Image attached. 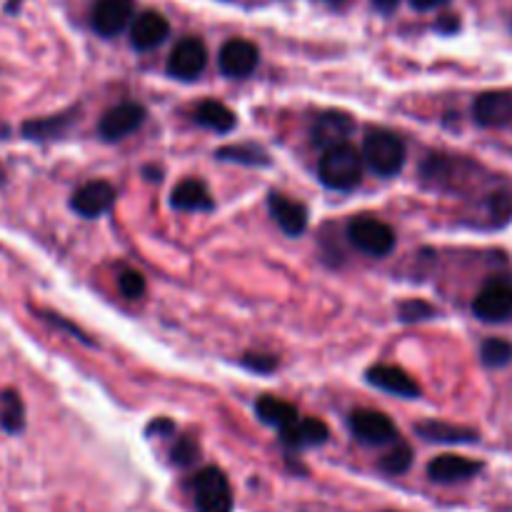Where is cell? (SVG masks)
I'll return each mask as SVG.
<instances>
[{
    "label": "cell",
    "mask_w": 512,
    "mask_h": 512,
    "mask_svg": "<svg viewBox=\"0 0 512 512\" xmlns=\"http://www.w3.org/2000/svg\"><path fill=\"white\" fill-rule=\"evenodd\" d=\"M480 358L488 368H505V365L512 363V343L503 338L485 340L483 348H480Z\"/></svg>",
    "instance_id": "obj_26"
},
{
    "label": "cell",
    "mask_w": 512,
    "mask_h": 512,
    "mask_svg": "<svg viewBox=\"0 0 512 512\" xmlns=\"http://www.w3.org/2000/svg\"><path fill=\"white\" fill-rule=\"evenodd\" d=\"M368 383L398 398H420V385L395 365H375L368 370Z\"/></svg>",
    "instance_id": "obj_17"
},
{
    "label": "cell",
    "mask_w": 512,
    "mask_h": 512,
    "mask_svg": "<svg viewBox=\"0 0 512 512\" xmlns=\"http://www.w3.org/2000/svg\"><path fill=\"white\" fill-rule=\"evenodd\" d=\"M398 315L405 323H420V320L435 318V308L425 300H405L398 305Z\"/></svg>",
    "instance_id": "obj_29"
},
{
    "label": "cell",
    "mask_w": 512,
    "mask_h": 512,
    "mask_svg": "<svg viewBox=\"0 0 512 512\" xmlns=\"http://www.w3.org/2000/svg\"><path fill=\"white\" fill-rule=\"evenodd\" d=\"M218 160H230V163L240 165H268V155L265 150L255 148V145H228L215 153Z\"/></svg>",
    "instance_id": "obj_25"
},
{
    "label": "cell",
    "mask_w": 512,
    "mask_h": 512,
    "mask_svg": "<svg viewBox=\"0 0 512 512\" xmlns=\"http://www.w3.org/2000/svg\"><path fill=\"white\" fill-rule=\"evenodd\" d=\"M373 3H375V5H378V8H380V10H393V8H395V5H398V3H400V0H373Z\"/></svg>",
    "instance_id": "obj_37"
},
{
    "label": "cell",
    "mask_w": 512,
    "mask_h": 512,
    "mask_svg": "<svg viewBox=\"0 0 512 512\" xmlns=\"http://www.w3.org/2000/svg\"><path fill=\"white\" fill-rule=\"evenodd\" d=\"M208 65V50L198 38H183L168 55V75L178 80H195Z\"/></svg>",
    "instance_id": "obj_8"
},
{
    "label": "cell",
    "mask_w": 512,
    "mask_h": 512,
    "mask_svg": "<svg viewBox=\"0 0 512 512\" xmlns=\"http://www.w3.org/2000/svg\"><path fill=\"white\" fill-rule=\"evenodd\" d=\"M200 458V450H198V443H195L193 438H178L175 440L173 450H170V460H173L178 468H190V465H195V460Z\"/></svg>",
    "instance_id": "obj_28"
},
{
    "label": "cell",
    "mask_w": 512,
    "mask_h": 512,
    "mask_svg": "<svg viewBox=\"0 0 512 512\" xmlns=\"http://www.w3.org/2000/svg\"><path fill=\"white\" fill-rule=\"evenodd\" d=\"M115 203V188L108 180H90V183L80 185L70 198V208L80 215V218H100L108 213Z\"/></svg>",
    "instance_id": "obj_9"
},
{
    "label": "cell",
    "mask_w": 512,
    "mask_h": 512,
    "mask_svg": "<svg viewBox=\"0 0 512 512\" xmlns=\"http://www.w3.org/2000/svg\"><path fill=\"white\" fill-rule=\"evenodd\" d=\"M268 205L270 215H273L283 233L293 235V238L305 233V228H308V210H305L303 203L285 198L283 193H270Z\"/></svg>",
    "instance_id": "obj_18"
},
{
    "label": "cell",
    "mask_w": 512,
    "mask_h": 512,
    "mask_svg": "<svg viewBox=\"0 0 512 512\" xmlns=\"http://www.w3.org/2000/svg\"><path fill=\"white\" fill-rule=\"evenodd\" d=\"M25 425V408H23V400L15 390H3L0 393V428L5 433L15 435L20 433Z\"/></svg>",
    "instance_id": "obj_23"
},
{
    "label": "cell",
    "mask_w": 512,
    "mask_h": 512,
    "mask_svg": "<svg viewBox=\"0 0 512 512\" xmlns=\"http://www.w3.org/2000/svg\"><path fill=\"white\" fill-rule=\"evenodd\" d=\"M475 123L483 128H505L512 123V93L505 90H488L478 95L473 103Z\"/></svg>",
    "instance_id": "obj_13"
},
{
    "label": "cell",
    "mask_w": 512,
    "mask_h": 512,
    "mask_svg": "<svg viewBox=\"0 0 512 512\" xmlns=\"http://www.w3.org/2000/svg\"><path fill=\"white\" fill-rule=\"evenodd\" d=\"M145 123V108L140 103H120L115 108L105 110V115L100 118L98 133L105 143H118L125 140L128 135H133L140 125Z\"/></svg>",
    "instance_id": "obj_7"
},
{
    "label": "cell",
    "mask_w": 512,
    "mask_h": 512,
    "mask_svg": "<svg viewBox=\"0 0 512 512\" xmlns=\"http://www.w3.org/2000/svg\"><path fill=\"white\" fill-rule=\"evenodd\" d=\"M198 512H233V488L220 468H203L190 483Z\"/></svg>",
    "instance_id": "obj_3"
},
{
    "label": "cell",
    "mask_w": 512,
    "mask_h": 512,
    "mask_svg": "<svg viewBox=\"0 0 512 512\" xmlns=\"http://www.w3.org/2000/svg\"><path fill=\"white\" fill-rule=\"evenodd\" d=\"M365 160L363 153L353 148L350 143L333 145L320 155L318 178L325 188L333 190H353L363 180Z\"/></svg>",
    "instance_id": "obj_1"
},
{
    "label": "cell",
    "mask_w": 512,
    "mask_h": 512,
    "mask_svg": "<svg viewBox=\"0 0 512 512\" xmlns=\"http://www.w3.org/2000/svg\"><path fill=\"white\" fill-rule=\"evenodd\" d=\"M3 183H5V170L0 168V185H3Z\"/></svg>",
    "instance_id": "obj_38"
},
{
    "label": "cell",
    "mask_w": 512,
    "mask_h": 512,
    "mask_svg": "<svg viewBox=\"0 0 512 512\" xmlns=\"http://www.w3.org/2000/svg\"><path fill=\"white\" fill-rule=\"evenodd\" d=\"M475 318L483 323H505L512 318V283L510 280H490L473 300Z\"/></svg>",
    "instance_id": "obj_5"
},
{
    "label": "cell",
    "mask_w": 512,
    "mask_h": 512,
    "mask_svg": "<svg viewBox=\"0 0 512 512\" xmlns=\"http://www.w3.org/2000/svg\"><path fill=\"white\" fill-rule=\"evenodd\" d=\"M260 53L255 48V43L245 38H233L220 48L218 65L220 73L228 75V78H248L255 68H258Z\"/></svg>",
    "instance_id": "obj_11"
},
{
    "label": "cell",
    "mask_w": 512,
    "mask_h": 512,
    "mask_svg": "<svg viewBox=\"0 0 512 512\" xmlns=\"http://www.w3.org/2000/svg\"><path fill=\"white\" fill-rule=\"evenodd\" d=\"M405 158H408V150H405L403 138L395 135L393 130L375 128L365 135L363 160L380 178H393V175H398L403 170Z\"/></svg>",
    "instance_id": "obj_2"
},
{
    "label": "cell",
    "mask_w": 512,
    "mask_h": 512,
    "mask_svg": "<svg viewBox=\"0 0 512 512\" xmlns=\"http://www.w3.org/2000/svg\"><path fill=\"white\" fill-rule=\"evenodd\" d=\"M490 215L495 218V223L503 225L508 223L512 218V198L508 193H495L493 198H490Z\"/></svg>",
    "instance_id": "obj_31"
},
{
    "label": "cell",
    "mask_w": 512,
    "mask_h": 512,
    "mask_svg": "<svg viewBox=\"0 0 512 512\" xmlns=\"http://www.w3.org/2000/svg\"><path fill=\"white\" fill-rule=\"evenodd\" d=\"M195 123L208 130H215V133H230L238 125V118H235V113L228 105L218 103V100H203L195 108Z\"/></svg>",
    "instance_id": "obj_22"
},
{
    "label": "cell",
    "mask_w": 512,
    "mask_h": 512,
    "mask_svg": "<svg viewBox=\"0 0 512 512\" xmlns=\"http://www.w3.org/2000/svg\"><path fill=\"white\" fill-rule=\"evenodd\" d=\"M410 3H413L418 10H433L438 8V5H443L445 0H410Z\"/></svg>",
    "instance_id": "obj_36"
},
{
    "label": "cell",
    "mask_w": 512,
    "mask_h": 512,
    "mask_svg": "<svg viewBox=\"0 0 512 512\" xmlns=\"http://www.w3.org/2000/svg\"><path fill=\"white\" fill-rule=\"evenodd\" d=\"M348 240L365 255L385 258L395 250V230L373 215H360L348 223Z\"/></svg>",
    "instance_id": "obj_4"
},
{
    "label": "cell",
    "mask_w": 512,
    "mask_h": 512,
    "mask_svg": "<svg viewBox=\"0 0 512 512\" xmlns=\"http://www.w3.org/2000/svg\"><path fill=\"white\" fill-rule=\"evenodd\" d=\"M70 123H73V113H60L45 120H30V123L23 125V135L30 140L58 138L60 133H65V128H68Z\"/></svg>",
    "instance_id": "obj_24"
},
{
    "label": "cell",
    "mask_w": 512,
    "mask_h": 512,
    "mask_svg": "<svg viewBox=\"0 0 512 512\" xmlns=\"http://www.w3.org/2000/svg\"><path fill=\"white\" fill-rule=\"evenodd\" d=\"M438 28L445 30V33H455V30L460 28V23H458V18H455V15H448V18L440 20Z\"/></svg>",
    "instance_id": "obj_35"
},
{
    "label": "cell",
    "mask_w": 512,
    "mask_h": 512,
    "mask_svg": "<svg viewBox=\"0 0 512 512\" xmlns=\"http://www.w3.org/2000/svg\"><path fill=\"white\" fill-rule=\"evenodd\" d=\"M348 425L355 440H360L363 445L378 448V445H390L398 440L395 423L385 413H378V410H355V413H350Z\"/></svg>",
    "instance_id": "obj_6"
},
{
    "label": "cell",
    "mask_w": 512,
    "mask_h": 512,
    "mask_svg": "<svg viewBox=\"0 0 512 512\" xmlns=\"http://www.w3.org/2000/svg\"><path fill=\"white\" fill-rule=\"evenodd\" d=\"M150 435H160V438H168V435H175V423L173 420H155V423L148 425Z\"/></svg>",
    "instance_id": "obj_34"
},
{
    "label": "cell",
    "mask_w": 512,
    "mask_h": 512,
    "mask_svg": "<svg viewBox=\"0 0 512 512\" xmlns=\"http://www.w3.org/2000/svg\"><path fill=\"white\" fill-rule=\"evenodd\" d=\"M483 470L480 460L463 458V455H438L428 463V478L438 485H455L473 480Z\"/></svg>",
    "instance_id": "obj_14"
},
{
    "label": "cell",
    "mask_w": 512,
    "mask_h": 512,
    "mask_svg": "<svg viewBox=\"0 0 512 512\" xmlns=\"http://www.w3.org/2000/svg\"><path fill=\"white\" fill-rule=\"evenodd\" d=\"M170 35V23L165 15L155 13V10H145L138 18L130 23V45L135 50H153L163 43Z\"/></svg>",
    "instance_id": "obj_15"
},
{
    "label": "cell",
    "mask_w": 512,
    "mask_h": 512,
    "mask_svg": "<svg viewBox=\"0 0 512 512\" xmlns=\"http://www.w3.org/2000/svg\"><path fill=\"white\" fill-rule=\"evenodd\" d=\"M355 130V120L343 110H325L315 118L313 128H310V138L318 148L328 150L333 145L348 143V138Z\"/></svg>",
    "instance_id": "obj_10"
},
{
    "label": "cell",
    "mask_w": 512,
    "mask_h": 512,
    "mask_svg": "<svg viewBox=\"0 0 512 512\" xmlns=\"http://www.w3.org/2000/svg\"><path fill=\"white\" fill-rule=\"evenodd\" d=\"M118 288L128 300H138L143 298L148 285H145V278L138 270H123V273L118 275Z\"/></svg>",
    "instance_id": "obj_30"
},
{
    "label": "cell",
    "mask_w": 512,
    "mask_h": 512,
    "mask_svg": "<svg viewBox=\"0 0 512 512\" xmlns=\"http://www.w3.org/2000/svg\"><path fill=\"white\" fill-rule=\"evenodd\" d=\"M415 433L428 443H443V445H465L478 443V430L463 428V425L440 423V420H425V423L415 425Z\"/></svg>",
    "instance_id": "obj_19"
},
{
    "label": "cell",
    "mask_w": 512,
    "mask_h": 512,
    "mask_svg": "<svg viewBox=\"0 0 512 512\" xmlns=\"http://www.w3.org/2000/svg\"><path fill=\"white\" fill-rule=\"evenodd\" d=\"M328 438V425L318 418H298L295 423H290L288 428L280 430V443L290 450L315 448V445H323Z\"/></svg>",
    "instance_id": "obj_16"
},
{
    "label": "cell",
    "mask_w": 512,
    "mask_h": 512,
    "mask_svg": "<svg viewBox=\"0 0 512 512\" xmlns=\"http://www.w3.org/2000/svg\"><path fill=\"white\" fill-rule=\"evenodd\" d=\"M43 318H45V320H50V323H53V325H58V328L68 330V333H70V335H73V338L83 340V343H88V345H90V340H88V338H85V335H83V333H80V330H78V328H75V325H70V323H68V320H63V318H60V315H55V313H43Z\"/></svg>",
    "instance_id": "obj_33"
},
{
    "label": "cell",
    "mask_w": 512,
    "mask_h": 512,
    "mask_svg": "<svg viewBox=\"0 0 512 512\" xmlns=\"http://www.w3.org/2000/svg\"><path fill=\"white\" fill-rule=\"evenodd\" d=\"M410 465H413V448L405 443L395 445V448L390 450V453H385L383 460H380V470L388 475L408 473Z\"/></svg>",
    "instance_id": "obj_27"
},
{
    "label": "cell",
    "mask_w": 512,
    "mask_h": 512,
    "mask_svg": "<svg viewBox=\"0 0 512 512\" xmlns=\"http://www.w3.org/2000/svg\"><path fill=\"white\" fill-rule=\"evenodd\" d=\"M255 413H258V418L263 420L265 425H273V428L278 430L288 428L290 423H295V420L300 418L298 408H295L293 403L275 398V395H263V398L255 403Z\"/></svg>",
    "instance_id": "obj_21"
},
{
    "label": "cell",
    "mask_w": 512,
    "mask_h": 512,
    "mask_svg": "<svg viewBox=\"0 0 512 512\" xmlns=\"http://www.w3.org/2000/svg\"><path fill=\"white\" fill-rule=\"evenodd\" d=\"M170 203L178 210H188V213H198V210H213V198H210L208 188L203 180H183L170 193Z\"/></svg>",
    "instance_id": "obj_20"
},
{
    "label": "cell",
    "mask_w": 512,
    "mask_h": 512,
    "mask_svg": "<svg viewBox=\"0 0 512 512\" xmlns=\"http://www.w3.org/2000/svg\"><path fill=\"white\" fill-rule=\"evenodd\" d=\"M130 20H133V0H98L93 5V15H90L95 33L103 38L120 35L128 28Z\"/></svg>",
    "instance_id": "obj_12"
},
{
    "label": "cell",
    "mask_w": 512,
    "mask_h": 512,
    "mask_svg": "<svg viewBox=\"0 0 512 512\" xmlns=\"http://www.w3.org/2000/svg\"><path fill=\"white\" fill-rule=\"evenodd\" d=\"M243 365H245V368L255 370V373L268 375V373H273L275 368H278V358H275V355L248 353V355H245V358H243Z\"/></svg>",
    "instance_id": "obj_32"
}]
</instances>
